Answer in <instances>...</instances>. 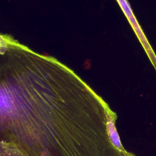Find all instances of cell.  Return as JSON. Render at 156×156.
<instances>
[{
	"label": "cell",
	"instance_id": "obj_1",
	"mask_svg": "<svg viewBox=\"0 0 156 156\" xmlns=\"http://www.w3.org/2000/svg\"><path fill=\"white\" fill-rule=\"evenodd\" d=\"M110 108L53 57L19 42L0 54V140L26 156H135L112 141Z\"/></svg>",
	"mask_w": 156,
	"mask_h": 156
},
{
	"label": "cell",
	"instance_id": "obj_2",
	"mask_svg": "<svg viewBox=\"0 0 156 156\" xmlns=\"http://www.w3.org/2000/svg\"><path fill=\"white\" fill-rule=\"evenodd\" d=\"M117 1L118 2L121 8L124 12L126 16L127 17L131 26L135 31L138 38L141 43L151 63L156 70V55L155 54V52H154L149 41H147V39L143 31L142 30V29L140 26L136 18L135 17L132 10L129 5V4L127 0H117Z\"/></svg>",
	"mask_w": 156,
	"mask_h": 156
},
{
	"label": "cell",
	"instance_id": "obj_3",
	"mask_svg": "<svg viewBox=\"0 0 156 156\" xmlns=\"http://www.w3.org/2000/svg\"><path fill=\"white\" fill-rule=\"evenodd\" d=\"M0 156H26L14 143L0 140Z\"/></svg>",
	"mask_w": 156,
	"mask_h": 156
},
{
	"label": "cell",
	"instance_id": "obj_4",
	"mask_svg": "<svg viewBox=\"0 0 156 156\" xmlns=\"http://www.w3.org/2000/svg\"><path fill=\"white\" fill-rule=\"evenodd\" d=\"M18 42L10 35L0 34V54H4L10 47Z\"/></svg>",
	"mask_w": 156,
	"mask_h": 156
}]
</instances>
